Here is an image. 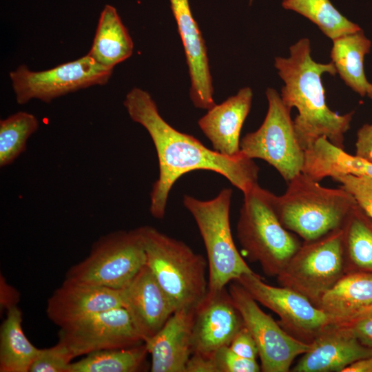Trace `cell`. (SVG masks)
Segmentation results:
<instances>
[{
  "label": "cell",
  "mask_w": 372,
  "mask_h": 372,
  "mask_svg": "<svg viewBox=\"0 0 372 372\" xmlns=\"http://www.w3.org/2000/svg\"><path fill=\"white\" fill-rule=\"evenodd\" d=\"M316 307L335 324L349 322L372 310V272L346 273L324 293Z\"/></svg>",
  "instance_id": "44dd1931"
},
{
  "label": "cell",
  "mask_w": 372,
  "mask_h": 372,
  "mask_svg": "<svg viewBox=\"0 0 372 372\" xmlns=\"http://www.w3.org/2000/svg\"><path fill=\"white\" fill-rule=\"evenodd\" d=\"M214 357L218 372H258L261 369L256 360L241 357L229 346L218 349Z\"/></svg>",
  "instance_id": "1f68e13d"
},
{
  "label": "cell",
  "mask_w": 372,
  "mask_h": 372,
  "mask_svg": "<svg viewBox=\"0 0 372 372\" xmlns=\"http://www.w3.org/2000/svg\"><path fill=\"white\" fill-rule=\"evenodd\" d=\"M236 281L257 302L279 318L278 322L294 338L311 343L318 335L335 324L331 318L308 298L285 287L263 282L255 272L245 273Z\"/></svg>",
  "instance_id": "7c38bea8"
},
{
  "label": "cell",
  "mask_w": 372,
  "mask_h": 372,
  "mask_svg": "<svg viewBox=\"0 0 372 372\" xmlns=\"http://www.w3.org/2000/svg\"><path fill=\"white\" fill-rule=\"evenodd\" d=\"M366 95H367L371 99H372V84H371V83H369V86H368L367 92H366Z\"/></svg>",
  "instance_id": "f35d334b"
},
{
  "label": "cell",
  "mask_w": 372,
  "mask_h": 372,
  "mask_svg": "<svg viewBox=\"0 0 372 372\" xmlns=\"http://www.w3.org/2000/svg\"><path fill=\"white\" fill-rule=\"evenodd\" d=\"M253 1V0H249V3H251Z\"/></svg>",
  "instance_id": "ab89813d"
},
{
  "label": "cell",
  "mask_w": 372,
  "mask_h": 372,
  "mask_svg": "<svg viewBox=\"0 0 372 372\" xmlns=\"http://www.w3.org/2000/svg\"><path fill=\"white\" fill-rule=\"evenodd\" d=\"M323 167L330 177L345 174L372 177V163L351 155L344 149L335 146L331 147L325 154Z\"/></svg>",
  "instance_id": "f1b7e54d"
},
{
  "label": "cell",
  "mask_w": 372,
  "mask_h": 372,
  "mask_svg": "<svg viewBox=\"0 0 372 372\" xmlns=\"http://www.w3.org/2000/svg\"><path fill=\"white\" fill-rule=\"evenodd\" d=\"M355 155L372 163V124H364L358 130Z\"/></svg>",
  "instance_id": "e575fe53"
},
{
  "label": "cell",
  "mask_w": 372,
  "mask_h": 372,
  "mask_svg": "<svg viewBox=\"0 0 372 372\" xmlns=\"http://www.w3.org/2000/svg\"><path fill=\"white\" fill-rule=\"evenodd\" d=\"M113 69L103 66L89 54L43 71L21 65L9 74L18 104L32 99L45 103L70 92L106 84Z\"/></svg>",
  "instance_id": "30bf717a"
},
{
  "label": "cell",
  "mask_w": 372,
  "mask_h": 372,
  "mask_svg": "<svg viewBox=\"0 0 372 372\" xmlns=\"http://www.w3.org/2000/svg\"><path fill=\"white\" fill-rule=\"evenodd\" d=\"M123 105L131 119L149 133L158 161L159 174L150 192L149 211L157 219L165 214L169 192L176 180L195 170H209L225 177L242 194L258 185L259 167L241 154L223 155L205 146L193 136L172 127L161 116L147 91L134 87L126 94Z\"/></svg>",
  "instance_id": "6da1fadb"
},
{
  "label": "cell",
  "mask_w": 372,
  "mask_h": 372,
  "mask_svg": "<svg viewBox=\"0 0 372 372\" xmlns=\"http://www.w3.org/2000/svg\"><path fill=\"white\" fill-rule=\"evenodd\" d=\"M228 291L245 327L257 345L261 371H289L296 358L306 353L311 343L304 342L285 331L260 308L258 302L237 281L229 282Z\"/></svg>",
  "instance_id": "8fae6325"
},
{
  "label": "cell",
  "mask_w": 372,
  "mask_h": 372,
  "mask_svg": "<svg viewBox=\"0 0 372 372\" xmlns=\"http://www.w3.org/2000/svg\"><path fill=\"white\" fill-rule=\"evenodd\" d=\"M229 347L238 355L250 360H256L258 356L257 345L245 325L236 333Z\"/></svg>",
  "instance_id": "d6a6232c"
},
{
  "label": "cell",
  "mask_w": 372,
  "mask_h": 372,
  "mask_svg": "<svg viewBox=\"0 0 372 372\" xmlns=\"http://www.w3.org/2000/svg\"><path fill=\"white\" fill-rule=\"evenodd\" d=\"M268 110L260 127L240 139V152L247 157L259 158L273 167L287 182L302 172L305 151L298 140L291 110L278 92L266 90Z\"/></svg>",
  "instance_id": "9c48e42d"
},
{
  "label": "cell",
  "mask_w": 372,
  "mask_h": 372,
  "mask_svg": "<svg viewBox=\"0 0 372 372\" xmlns=\"http://www.w3.org/2000/svg\"><path fill=\"white\" fill-rule=\"evenodd\" d=\"M121 291L123 307L129 312L144 342L156 335L174 312L146 265Z\"/></svg>",
  "instance_id": "ac0fdd59"
},
{
  "label": "cell",
  "mask_w": 372,
  "mask_h": 372,
  "mask_svg": "<svg viewBox=\"0 0 372 372\" xmlns=\"http://www.w3.org/2000/svg\"><path fill=\"white\" fill-rule=\"evenodd\" d=\"M39 127L32 114L20 111L0 121V167L11 165L26 149L28 139Z\"/></svg>",
  "instance_id": "83f0119b"
},
{
  "label": "cell",
  "mask_w": 372,
  "mask_h": 372,
  "mask_svg": "<svg viewBox=\"0 0 372 372\" xmlns=\"http://www.w3.org/2000/svg\"><path fill=\"white\" fill-rule=\"evenodd\" d=\"M243 195L237 223L239 243L267 276L277 277L302 243L279 220L273 193L258 184Z\"/></svg>",
  "instance_id": "5b68a950"
},
{
  "label": "cell",
  "mask_w": 372,
  "mask_h": 372,
  "mask_svg": "<svg viewBox=\"0 0 372 372\" xmlns=\"http://www.w3.org/2000/svg\"><path fill=\"white\" fill-rule=\"evenodd\" d=\"M243 326L242 316L226 287L207 291L194 309L192 353L213 355L229 346Z\"/></svg>",
  "instance_id": "5bb4252c"
},
{
  "label": "cell",
  "mask_w": 372,
  "mask_h": 372,
  "mask_svg": "<svg viewBox=\"0 0 372 372\" xmlns=\"http://www.w3.org/2000/svg\"><path fill=\"white\" fill-rule=\"evenodd\" d=\"M253 92L249 87L239 90L236 94L207 110L198 125L220 154L238 156L241 154L240 132L252 103Z\"/></svg>",
  "instance_id": "d6986e66"
},
{
  "label": "cell",
  "mask_w": 372,
  "mask_h": 372,
  "mask_svg": "<svg viewBox=\"0 0 372 372\" xmlns=\"http://www.w3.org/2000/svg\"><path fill=\"white\" fill-rule=\"evenodd\" d=\"M342 227L346 273L372 272V218L356 204Z\"/></svg>",
  "instance_id": "d4e9b609"
},
{
  "label": "cell",
  "mask_w": 372,
  "mask_h": 372,
  "mask_svg": "<svg viewBox=\"0 0 372 372\" xmlns=\"http://www.w3.org/2000/svg\"><path fill=\"white\" fill-rule=\"evenodd\" d=\"M273 204L282 225L309 241L342 227L357 203L342 187H322L301 172L287 183L283 194H273Z\"/></svg>",
  "instance_id": "3957f363"
},
{
  "label": "cell",
  "mask_w": 372,
  "mask_h": 372,
  "mask_svg": "<svg viewBox=\"0 0 372 372\" xmlns=\"http://www.w3.org/2000/svg\"><path fill=\"white\" fill-rule=\"evenodd\" d=\"M181 39L190 76L189 96L194 105L209 110L216 103L207 48L189 0H169Z\"/></svg>",
  "instance_id": "e0dca14e"
},
{
  "label": "cell",
  "mask_w": 372,
  "mask_h": 372,
  "mask_svg": "<svg viewBox=\"0 0 372 372\" xmlns=\"http://www.w3.org/2000/svg\"><path fill=\"white\" fill-rule=\"evenodd\" d=\"M39 351L23 331L21 310L10 307L0 329V371L29 372Z\"/></svg>",
  "instance_id": "cb8c5ba5"
},
{
  "label": "cell",
  "mask_w": 372,
  "mask_h": 372,
  "mask_svg": "<svg viewBox=\"0 0 372 372\" xmlns=\"http://www.w3.org/2000/svg\"><path fill=\"white\" fill-rule=\"evenodd\" d=\"M289 51L287 58L276 57L274 66L285 83L280 94L282 102L298 112L293 121L299 143L305 151L325 137L344 149V134L350 128L353 112L340 115L329 109L321 79L324 73H337L333 63L315 61L307 38L291 45Z\"/></svg>",
  "instance_id": "7a4b0ae2"
},
{
  "label": "cell",
  "mask_w": 372,
  "mask_h": 372,
  "mask_svg": "<svg viewBox=\"0 0 372 372\" xmlns=\"http://www.w3.org/2000/svg\"><path fill=\"white\" fill-rule=\"evenodd\" d=\"M145 264L138 227L116 231L100 237L92 245L88 256L68 269L65 279L122 289Z\"/></svg>",
  "instance_id": "52a82bcc"
},
{
  "label": "cell",
  "mask_w": 372,
  "mask_h": 372,
  "mask_svg": "<svg viewBox=\"0 0 372 372\" xmlns=\"http://www.w3.org/2000/svg\"><path fill=\"white\" fill-rule=\"evenodd\" d=\"M282 6L309 19L332 40L361 30L358 24L344 17L329 0H283Z\"/></svg>",
  "instance_id": "4316f807"
},
{
  "label": "cell",
  "mask_w": 372,
  "mask_h": 372,
  "mask_svg": "<svg viewBox=\"0 0 372 372\" xmlns=\"http://www.w3.org/2000/svg\"><path fill=\"white\" fill-rule=\"evenodd\" d=\"M345 273L340 227L304 241L276 278L280 286L300 293L316 306L321 296Z\"/></svg>",
  "instance_id": "ba28073f"
},
{
  "label": "cell",
  "mask_w": 372,
  "mask_h": 372,
  "mask_svg": "<svg viewBox=\"0 0 372 372\" xmlns=\"http://www.w3.org/2000/svg\"><path fill=\"white\" fill-rule=\"evenodd\" d=\"M332 179L349 192L357 205L372 218V177L345 174Z\"/></svg>",
  "instance_id": "4dcf8cb0"
},
{
  "label": "cell",
  "mask_w": 372,
  "mask_h": 372,
  "mask_svg": "<svg viewBox=\"0 0 372 372\" xmlns=\"http://www.w3.org/2000/svg\"><path fill=\"white\" fill-rule=\"evenodd\" d=\"M149 355L145 342L123 349H104L72 362L68 372H137Z\"/></svg>",
  "instance_id": "484cf974"
},
{
  "label": "cell",
  "mask_w": 372,
  "mask_h": 372,
  "mask_svg": "<svg viewBox=\"0 0 372 372\" xmlns=\"http://www.w3.org/2000/svg\"><path fill=\"white\" fill-rule=\"evenodd\" d=\"M372 356L364 344L344 324H333L318 335L310 349L291 369L293 372H342L351 364Z\"/></svg>",
  "instance_id": "2e32d148"
},
{
  "label": "cell",
  "mask_w": 372,
  "mask_h": 372,
  "mask_svg": "<svg viewBox=\"0 0 372 372\" xmlns=\"http://www.w3.org/2000/svg\"><path fill=\"white\" fill-rule=\"evenodd\" d=\"M231 196V189L225 188L211 200L183 197V205L194 218L206 249L210 291L220 290L241 275L253 272L233 240L229 220Z\"/></svg>",
  "instance_id": "8992f818"
},
{
  "label": "cell",
  "mask_w": 372,
  "mask_h": 372,
  "mask_svg": "<svg viewBox=\"0 0 372 372\" xmlns=\"http://www.w3.org/2000/svg\"><path fill=\"white\" fill-rule=\"evenodd\" d=\"M74 358L75 357L70 350L58 341L51 347L40 349L29 372H68Z\"/></svg>",
  "instance_id": "f546056e"
},
{
  "label": "cell",
  "mask_w": 372,
  "mask_h": 372,
  "mask_svg": "<svg viewBox=\"0 0 372 372\" xmlns=\"http://www.w3.org/2000/svg\"><path fill=\"white\" fill-rule=\"evenodd\" d=\"M342 372H372V356L351 364Z\"/></svg>",
  "instance_id": "74e56055"
},
{
  "label": "cell",
  "mask_w": 372,
  "mask_h": 372,
  "mask_svg": "<svg viewBox=\"0 0 372 372\" xmlns=\"http://www.w3.org/2000/svg\"><path fill=\"white\" fill-rule=\"evenodd\" d=\"M146 265L170 301L174 311L194 309L208 291V262L181 240L156 228L138 227Z\"/></svg>",
  "instance_id": "277c9868"
},
{
  "label": "cell",
  "mask_w": 372,
  "mask_h": 372,
  "mask_svg": "<svg viewBox=\"0 0 372 372\" xmlns=\"http://www.w3.org/2000/svg\"><path fill=\"white\" fill-rule=\"evenodd\" d=\"M194 309L174 312L161 330L145 342L152 372H185L192 354Z\"/></svg>",
  "instance_id": "ffe728a7"
},
{
  "label": "cell",
  "mask_w": 372,
  "mask_h": 372,
  "mask_svg": "<svg viewBox=\"0 0 372 372\" xmlns=\"http://www.w3.org/2000/svg\"><path fill=\"white\" fill-rule=\"evenodd\" d=\"M365 344L372 347V310L344 324Z\"/></svg>",
  "instance_id": "836d02e7"
},
{
  "label": "cell",
  "mask_w": 372,
  "mask_h": 372,
  "mask_svg": "<svg viewBox=\"0 0 372 372\" xmlns=\"http://www.w3.org/2000/svg\"><path fill=\"white\" fill-rule=\"evenodd\" d=\"M1 293L6 294L5 296H1V304L3 306V308H6V309H8L10 307L16 306L12 301L11 300L10 298L15 301L17 291H14V289L11 287V286H9L5 282V280L1 281Z\"/></svg>",
  "instance_id": "8d00e7d4"
},
{
  "label": "cell",
  "mask_w": 372,
  "mask_h": 372,
  "mask_svg": "<svg viewBox=\"0 0 372 372\" xmlns=\"http://www.w3.org/2000/svg\"><path fill=\"white\" fill-rule=\"evenodd\" d=\"M333 41L331 62L345 84L361 96L366 95L369 82L364 67L365 55L369 53L371 42L359 31L338 37Z\"/></svg>",
  "instance_id": "603a6c76"
},
{
  "label": "cell",
  "mask_w": 372,
  "mask_h": 372,
  "mask_svg": "<svg viewBox=\"0 0 372 372\" xmlns=\"http://www.w3.org/2000/svg\"><path fill=\"white\" fill-rule=\"evenodd\" d=\"M185 372H218L214 354L192 353L187 362Z\"/></svg>",
  "instance_id": "d590c367"
},
{
  "label": "cell",
  "mask_w": 372,
  "mask_h": 372,
  "mask_svg": "<svg viewBox=\"0 0 372 372\" xmlns=\"http://www.w3.org/2000/svg\"><path fill=\"white\" fill-rule=\"evenodd\" d=\"M133 49V41L116 9L105 5L87 54L103 66L114 69L116 65L131 56Z\"/></svg>",
  "instance_id": "7402d4cb"
},
{
  "label": "cell",
  "mask_w": 372,
  "mask_h": 372,
  "mask_svg": "<svg viewBox=\"0 0 372 372\" xmlns=\"http://www.w3.org/2000/svg\"><path fill=\"white\" fill-rule=\"evenodd\" d=\"M123 307L121 289L65 279L48 298L46 313L61 328L97 313Z\"/></svg>",
  "instance_id": "9a60e30c"
},
{
  "label": "cell",
  "mask_w": 372,
  "mask_h": 372,
  "mask_svg": "<svg viewBox=\"0 0 372 372\" xmlns=\"http://www.w3.org/2000/svg\"><path fill=\"white\" fill-rule=\"evenodd\" d=\"M58 336V341L65 344L75 358L145 342L124 307L101 311L61 327Z\"/></svg>",
  "instance_id": "4fadbf2b"
}]
</instances>
